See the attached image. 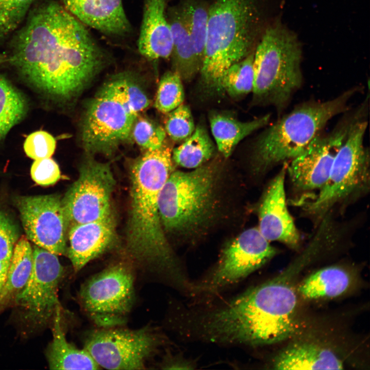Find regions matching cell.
<instances>
[{
  "label": "cell",
  "instance_id": "17",
  "mask_svg": "<svg viewBox=\"0 0 370 370\" xmlns=\"http://www.w3.org/2000/svg\"><path fill=\"white\" fill-rule=\"evenodd\" d=\"M287 162L271 181L259 208L258 229L269 241L296 248L300 235L286 204L285 178Z\"/></svg>",
  "mask_w": 370,
  "mask_h": 370
},
{
  "label": "cell",
  "instance_id": "28",
  "mask_svg": "<svg viewBox=\"0 0 370 370\" xmlns=\"http://www.w3.org/2000/svg\"><path fill=\"white\" fill-rule=\"evenodd\" d=\"M215 152V145L207 130L198 125L192 134L172 152V160L180 166L195 169L209 160Z\"/></svg>",
  "mask_w": 370,
  "mask_h": 370
},
{
  "label": "cell",
  "instance_id": "35",
  "mask_svg": "<svg viewBox=\"0 0 370 370\" xmlns=\"http://www.w3.org/2000/svg\"><path fill=\"white\" fill-rule=\"evenodd\" d=\"M55 146L56 142L53 137L43 131L30 134L24 144L26 154L34 160L50 158L54 153Z\"/></svg>",
  "mask_w": 370,
  "mask_h": 370
},
{
  "label": "cell",
  "instance_id": "5",
  "mask_svg": "<svg viewBox=\"0 0 370 370\" xmlns=\"http://www.w3.org/2000/svg\"><path fill=\"white\" fill-rule=\"evenodd\" d=\"M359 90L354 87L331 99L302 103L280 117L255 140L251 156L253 171L264 173L301 154L329 120L349 109V100Z\"/></svg>",
  "mask_w": 370,
  "mask_h": 370
},
{
  "label": "cell",
  "instance_id": "4",
  "mask_svg": "<svg viewBox=\"0 0 370 370\" xmlns=\"http://www.w3.org/2000/svg\"><path fill=\"white\" fill-rule=\"evenodd\" d=\"M274 2H210L205 54L199 72L206 88L220 92L224 72L254 51L266 28L278 17L274 15Z\"/></svg>",
  "mask_w": 370,
  "mask_h": 370
},
{
  "label": "cell",
  "instance_id": "13",
  "mask_svg": "<svg viewBox=\"0 0 370 370\" xmlns=\"http://www.w3.org/2000/svg\"><path fill=\"white\" fill-rule=\"evenodd\" d=\"M115 180L109 164L86 160L78 179L61 199L68 228L105 218L112 213L111 196Z\"/></svg>",
  "mask_w": 370,
  "mask_h": 370
},
{
  "label": "cell",
  "instance_id": "25",
  "mask_svg": "<svg viewBox=\"0 0 370 370\" xmlns=\"http://www.w3.org/2000/svg\"><path fill=\"white\" fill-rule=\"evenodd\" d=\"M350 283V275L346 270L329 266L309 275L299 285L297 291L308 299L335 298L344 293Z\"/></svg>",
  "mask_w": 370,
  "mask_h": 370
},
{
  "label": "cell",
  "instance_id": "26",
  "mask_svg": "<svg viewBox=\"0 0 370 370\" xmlns=\"http://www.w3.org/2000/svg\"><path fill=\"white\" fill-rule=\"evenodd\" d=\"M33 266L32 248L26 237L16 243L10 260L6 283L0 294V306L15 298L24 288Z\"/></svg>",
  "mask_w": 370,
  "mask_h": 370
},
{
  "label": "cell",
  "instance_id": "30",
  "mask_svg": "<svg viewBox=\"0 0 370 370\" xmlns=\"http://www.w3.org/2000/svg\"><path fill=\"white\" fill-rule=\"evenodd\" d=\"M254 51L228 68L220 81V92L236 97L252 91L254 81Z\"/></svg>",
  "mask_w": 370,
  "mask_h": 370
},
{
  "label": "cell",
  "instance_id": "3",
  "mask_svg": "<svg viewBox=\"0 0 370 370\" xmlns=\"http://www.w3.org/2000/svg\"><path fill=\"white\" fill-rule=\"evenodd\" d=\"M172 167L171 149L164 144L147 150L133 163L127 248L137 260L164 270L181 284L185 279L165 236L158 205L160 191Z\"/></svg>",
  "mask_w": 370,
  "mask_h": 370
},
{
  "label": "cell",
  "instance_id": "11",
  "mask_svg": "<svg viewBox=\"0 0 370 370\" xmlns=\"http://www.w3.org/2000/svg\"><path fill=\"white\" fill-rule=\"evenodd\" d=\"M134 281L131 270L121 264L91 276L79 291L83 309L103 328L123 324L134 304Z\"/></svg>",
  "mask_w": 370,
  "mask_h": 370
},
{
  "label": "cell",
  "instance_id": "38",
  "mask_svg": "<svg viewBox=\"0 0 370 370\" xmlns=\"http://www.w3.org/2000/svg\"><path fill=\"white\" fill-rule=\"evenodd\" d=\"M131 74L126 73V90L129 101L138 114L150 105V100L142 88L133 79Z\"/></svg>",
  "mask_w": 370,
  "mask_h": 370
},
{
  "label": "cell",
  "instance_id": "31",
  "mask_svg": "<svg viewBox=\"0 0 370 370\" xmlns=\"http://www.w3.org/2000/svg\"><path fill=\"white\" fill-rule=\"evenodd\" d=\"M184 99V89L179 76L173 70L166 72L158 85L155 108L163 114H168L182 104Z\"/></svg>",
  "mask_w": 370,
  "mask_h": 370
},
{
  "label": "cell",
  "instance_id": "15",
  "mask_svg": "<svg viewBox=\"0 0 370 370\" xmlns=\"http://www.w3.org/2000/svg\"><path fill=\"white\" fill-rule=\"evenodd\" d=\"M269 242L258 228L245 230L227 245L215 268L195 288L214 293L246 278L275 255Z\"/></svg>",
  "mask_w": 370,
  "mask_h": 370
},
{
  "label": "cell",
  "instance_id": "8",
  "mask_svg": "<svg viewBox=\"0 0 370 370\" xmlns=\"http://www.w3.org/2000/svg\"><path fill=\"white\" fill-rule=\"evenodd\" d=\"M126 76L116 75L88 103L81 130L87 152L110 155L130 136L138 114L128 98Z\"/></svg>",
  "mask_w": 370,
  "mask_h": 370
},
{
  "label": "cell",
  "instance_id": "36",
  "mask_svg": "<svg viewBox=\"0 0 370 370\" xmlns=\"http://www.w3.org/2000/svg\"><path fill=\"white\" fill-rule=\"evenodd\" d=\"M18 238L16 225L7 214L0 211V261H10Z\"/></svg>",
  "mask_w": 370,
  "mask_h": 370
},
{
  "label": "cell",
  "instance_id": "21",
  "mask_svg": "<svg viewBox=\"0 0 370 370\" xmlns=\"http://www.w3.org/2000/svg\"><path fill=\"white\" fill-rule=\"evenodd\" d=\"M275 369H342V360L327 347L310 342H297L275 358Z\"/></svg>",
  "mask_w": 370,
  "mask_h": 370
},
{
  "label": "cell",
  "instance_id": "37",
  "mask_svg": "<svg viewBox=\"0 0 370 370\" xmlns=\"http://www.w3.org/2000/svg\"><path fill=\"white\" fill-rule=\"evenodd\" d=\"M30 174L33 180L42 186L53 184L61 177L58 164L50 157L35 160L31 165Z\"/></svg>",
  "mask_w": 370,
  "mask_h": 370
},
{
  "label": "cell",
  "instance_id": "2",
  "mask_svg": "<svg viewBox=\"0 0 370 370\" xmlns=\"http://www.w3.org/2000/svg\"><path fill=\"white\" fill-rule=\"evenodd\" d=\"M301 263L251 288L201 319V333L219 343L263 345L291 337L298 329L294 279Z\"/></svg>",
  "mask_w": 370,
  "mask_h": 370
},
{
  "label": "cell",
  "instance_id": "14",
  "mask_svg": "<svg viewBox=\"0 0 370 370\" xmlns=\"http://www.w3.org/2000/svg\"><path fill=\"white\" fill-rule=\"evenodd\" d=\"M33 266L24 288L15 297L26 321L36 326L46 324L60 307L58 290L64 269L57 255L34 245Z\"/></svg>",
  "mask_w": 370,
  "mask_h": 370
},
{
  "label": "cell",
  "instance_id": "16",
  "mask_svg": "<svg viewBox=\"0 0 370 370\" xmlns=\"http://www.w3.org/2000/svg\"><path fill=\"white\" fill-rule=\"evenodd\" d=\"M16 203L27 239L57 255L65 254L68 225L61 197L21 196Z\"/></svg>",
  "mask_w": 370,
  "mask_h": 370
},
{
  "label": "cell",
  "instance_id": "33",
  "mask_svg": "<svg viewBox=\"0 0 370 370\" xmlns=\"http://www.w3.org/2000/svg\"><path fill=\"white\" fill-rule=\"evenodd\" d=\"M195 129L192 114L187 105L182 104L168 113L164 130L173 141L177 142L184 141Z\"/></svg>",
  "mask_w": 370,
  "mask_h": 370
},
{
  "label": "cell",
  "instance_id": "24",
  "mask_svg": "<svg viewBox=\"0 0 370 370\" xmlns=\"http://www.w3.org/2000/svg\"><path fill=\"white\" fill-rule=\"evenodd\" d=\"M270 116L267 114L251 121L243 122L225 114H212L210 117V124L218 151L225 157H228L241 140L266 126Z\"/></svg>",
  "mask_w": 370,
  "mask_h": 370
},
{
  "label": "cell",
  "instance_id": "40",
  "mask_svg": "<svg viewBox=\"0 0 370 370\" xmlns=\"http://www.w3.org/2000/svg\"><path fill=\"white\" fill-rule=\"evenodd\" d=\"M7 60V56L5 54L0 53V65L5 62H6Z\"/></svg>",
  "mask_w": 370,
  "mask_h": 370
},
{
  "label": "cell",
  "instance_id": "19",
  "mask_svg": "<svg viewBox=\"0 0 370 370\" xmlns=\"http://www.w3.org/2000/svg\"><path fill=\"white\" fill-rule=\"evenodd\" d=\"M62 5L84 25L106 34L123 36L131 30L122 0H61Z\"/></svg>",
  "mask_w": 370,
  "mask_h": 370
},
{
  "label": "cell",
  "instance_id": "1",
  "mask_svg": "<svg viewBox=\"0 0 370 370\" xmlns=\"http://www.w3.org/2000/svg\"><path fill=\"white\" fill-rule=\"evenodd\" d=\"M10 49L7 61L19 73L41 93L62 102L78 96L107 60L84 24L52 1L30 12Z\"/></svg>",
  "mask_w": 370,
  "mask_h": 370
},
{
  "label": "cell",
  "instance_id": "12",
  "mask_svg": "<svg viewBox=\"0 0 370 370\" xmlns=\"http://www.w3.org/2000/svg\"><path fill=\"white\" fill-rule=\"evenodd\" d=\"M161 342L159 336L148 326L136 330L108 327L91 332L84 348L100 367L140 369Z\"/></svg>",
  "mask_w": 370,
  "mask_h": 370
},
{
  "label": "cell",
  "instance_id": "27",
  "mask_svg": "<svg viewBox=\"0 0 370 370\" xmlns=\"http://www.w3.org/2000/svg\"><path fill=\"white\" fill-rule=\"evenodd\" d=\"M177 5L191 40L195 55L202 65L206 43L210 1L180 0Z\"/></svg>",
  "mask_w": 370,
  "mask_h": 370
},
{
  "label": "cell",
  "instance_id": "23",
  "mask_svg": "<svg viewBox=\"0 0 370 370\" xmlns=\"http://www.w3.org/2000/svg\"><path fill=\"white\" fill-rule=\"evenodd\" d=\"M60 306L53 316V338L46 351L51 369H98L100 367L85 349L68 342L61 324Z\"/></svg>",
  "mask_w": 370,
  "mask_h": 370
},
{
  "label": "cell",
  "instance_id": "6",
  "mask_svg": "<svg viewBox=\"0 0 370 370\" xmlns=\"http://www.w3.org/2000/svg\"><path fill=\"white\" fill-rule=\"evenodd\" d=\"M219 175L214 165L190 172H172L158 199L164 230L178 237H192L214 222L220 206Z\"/></svg>",
  "mask_w": 370,
  "mask_h": 370
},
{
  "label": "cell",
  "instance_id": "29",
  "mask_svg": "<svg viewBox=\"0 0 370 370\" xmlns=\"http://www.w3.org/2000/svg\"><path fill=\"white\" fill-rule=\"evenodd\" d=\"M26 112L24 96L0 73V140L21 121Z\"/></svg>",
  "mask_w": 370,
  "mask_h": 370
},
{
  "label": "cell",
  "instance_id": "7",
  "mask_svg": "<svg viewBox=\"0 0 370 370\" xmlns=\"http://www.w3.org/2000/svg\"><path fill=\"white\" fill-rule=\"evenodd\" d=\"M302 46L295 33L278 17L266 28L254 50V99L281 114L302 85Z\"/></svg>",
  "mask_w": 370,
  "mask_h": 370
},
{
  "label": "cell",
  "instance_id": "32",
  "mask_svg": "<svg viewBox=\"0 0 370 370\" xmlns=\"http://www.w3.org/2000/svg\"><path fill=\"white\" fill-rule=\"evenodd\" d=\"M35 0H0V39L14 31Z\"/></svg>",
  "mask_w": 370,
  "mask_h": 370
},
{
  "label": "cell",
  "instance_id": "34",
  "mask_svg": "<svg viewBox=\"0 0 370 370\" xmlns=\"http://www.w3.org/2000/svg\"><path fill=\"white\" fill-rule=\"evenodd\" d=\"M136 119L132 130L136 143L147 150H155L161 147L166 137L165 130L145 118Z\"/></svg>",
  "mask_w": 370,
  "mask_h": 370
},
{
  "label": "cell",
  "instance_id": "20",
  "mask_svg": "<svg viewBox=\"0 0 370 370\" xmlns=\"http://www.w3.org/2000/svg\"><path fill=\"white\" fill-rule=\"evenodd\" d=\"M169 0H144L143 11L138 40L139 52L151 60L170 58L172 34L168 20Z\"/></svg>",
  "mask_w": 370,
  "mask_h": 370
},
{
  "label": "cell",
  "instance_id": "10",
  "mask_svg": "<svg viewBox=\"0 0 370 370\" xmlns=\"http://www.w3.org/2000/svg\"><path fill=\"white\" fill-rule=\"evenodd\" d=\"M368 98L344 112L329 132L318 135L301 154L289 161L286 171L293 186L301 191L320 190L326 183L340 148L355 123L366 118Z\"/></svg>",
  "mask_w": 370,
  "mask_h": 370
},
{
  "label": "cell",
  "instance_id": "18",
  "mask_svg": "<svg viewBox=\"0 0 370 370\" xmlns=\"http://www.w3.org/2000/svg\"><path fill=\"white\" fill-rule=\"evenodd\" d=\"M68 230L67 254L76 271L106 251L116 238L113 213L99 220L72 225Z\"/></svg>",
  "mask_w": 370,
  "mask_h": 370
},
{
  "label": "cell",
  "instance_id": "9",
  "mask_svg": "<svg viewBox=\"0 0 370 370\" xmlns=\"http://www.w3.org/2000/svg\"><path fill=\"white\" fill-rule=\"evenodd\" d=\"M367 125L365 118L350 130L336 155L326 183L307 206L309 213L321 216L339 201L365 189L369 176V153L364 145Z\"/></svg>",
  "mask_w": 370,
  "mask_h": 370
},
{
  "label": "cell",
  "instance_id": "22",
  "mask_svg": "<svg viewBox=\"0 0 370 370\" xmlns=\"http://www.w3.org/2000/svg\"><path fill=\"white\" fill-rule=\"evenodd\" d=\"M167 16L172 40V70L182 81L189 82L199 73L202 64L195 55L177 4L168 7Z\"/></svg>",
  "mask_w": 370,
  "mask_h": 370
},
{
  "label": "cell",
  "instance_id": "39",
  "mask_svg": "<svg viewBox=\"0 0 370 370\" xmlns=\"http://www.w3.org/2000/svg\"><path fill=\"white\" fill-rule=\"evenodd\" d=\"M10 262L0 261V294L6 281Z\"/></svg>",
  "mask_w": 370,
  "mask_h": 370
}]
</instances>
